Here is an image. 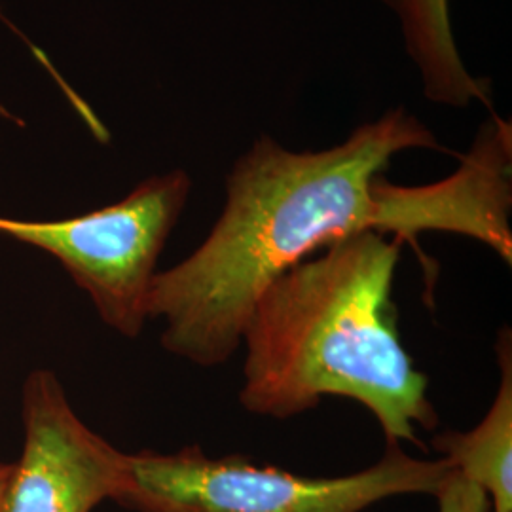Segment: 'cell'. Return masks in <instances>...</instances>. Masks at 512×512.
Returning <instances> with one entry per match:
<instances>
[{
  "instance_id": "9",
  "label": "cell",
  "mask_w": 512,
  "mask_h": 512,
  "mask_svg": "<svg viewBox=\"0 0 512 512\" xmlns=\"http://www.w3.org/2000/svg\"><path fill=\"white\" fill-rule=\"evenodd\" d=\"M12 469H14V465L0 463V511H2V501H4L6 488H8V482H10V476H12Z\"/></svg>"
},
{
  "instance_id": "1",
  "label": "cell",
  "mask_w": 512,
  "mask_h": 512,
  "mask_svg": "<svg viewBox=\"0 0 512 512\" xmlns=\"http://www.w3.org/2000/svg\"><path fill=\"white\" fill-rule=\"evenodd\" d=\"M406 148L440 145L404 109L321 152H293L260 137L228 175L226 205L209 236L154 277L148 319L164 321L165 351L202 368L224 365L272 281L359 232H391L416 245L420 232L440 230L497 245L509 220L499 169L469 154L442 183L408 188L385 181L391 158Z\"/></svg>"
},
{
  "instance_id": "8",
  "label": "cell",
  "mask_w": 512,
  "mask_h": 512,
  "mask_svg": "<svg viewBox=\"0 0 512 512\" xmlns=\"http://www.w3.org/2000/svg\"><path fill=\"white\" fill-rule=\"evenodd\" d=\"M439 512H492L488 495L454 471L437 494Z\"/></svg>"
},
{
  "instance_id": "4",
  "label": "cell",
  "mask_w": 512,
  "mask_h": 512,
  "mask_svg": "<svg viewBox=\"0 0 512 512\" xmlns=\"http://www.w3.org/2000/svg\"><path fill=\"white\" fill-rule=\"evenodd\" d=\"M190 186V177L177 169L88 215L50 222L0 217V234L55 256L90 296L101 321L126 338H137L148 321L158 258Z\"/></svg>"
},
{
  "instance_id": "3",
  "label": "cell",
  "mask_w": 512,
  "mask_h": 512,
  "mask_svg": "<svg viewBox=\"0 0 512 512\" xmlns=\"http://www.w3.org/2000/svg\"><path fill=\"white\" fill-rule=\"evenodd\" d=\"M454 473L446 459L412 458L387 442L372 467L346 476H302L247 456L126 454L112 501L135 512H363L397 495H433Z\"/></svg>"
},
{
  "instance_id": "5",
  "label": "cell",
  "mask_w": 512,
  "mask_h": 512,
  "mask_svg": "<svg viewBox=\"0 0 512 512\" xmlns=\"http://www.w3.org/2000/svg\"><path fill=\"white\" fill-rule=\"evenodd\" d=\"M25 442L0 512H92L112 499L126 454L78 418L54 372L23 385Z\"/></svg>"
},
{
  "instance_id": "2",
  "label": "cell",
  "mask_w": 512,
  "mask_h": 512,
  "mask_svg": "<svg viewBox=\"0 0 512 512\" xmlns=\"http://www.w3.org/2000/svg\"><path fill=\"white\" fill-rule=\"evenodd\" d=\"M403 241L366 230L302 260L258 296L243 329L239 403L289 420L325 397L368 408L387 442H414L439 414L406 353L391 298Z\"/></svg>"
},
{
  "instance_id": "7",
  "label": "cell",
  "mask_w": 512,
  "mask_h": 512,
  "mask_svg": "<svg viewBox=\"0 0 512 512\" xmlns=\"http://www.w3.org/2000/svg\"><path fill=\"white\" fill-rule=\"evenodd\" d=\"M403 25L406 48L420 67L425 95L452 107L473 99L490 103L488 82H478L461 63L452 37L448 0H384Z\"/></svg>"
},
{
  "instance_id": "6",
  "label": "cell",
  "mask_w": 512,
  "mask_h": 512,
  "mask_svg": "<svg viewBox=\"0 0 512 512\" xmlns=\"http://www.w3.org/2000/svg\"><path fill=\"white\" fill-rule=\"evenodd\" d=\"M501 384L484 420L471 431H444L431 440L433 450L454 471L488 495L492 512H512V338L497 336Z\"/></svg>"
}]
</instances>
